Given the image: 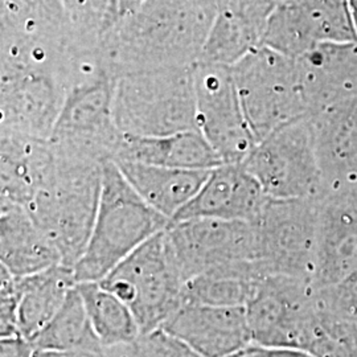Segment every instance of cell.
<instances>
[{
    "label": "cell",
    "instance_id": "6da1fadb",
    "mask_svg": "<svg viewBox=\"0 0 357 357\" xmlns=\"http://www.w3.org/2000/svg\"><path fill=\"white\" fill-rule=\"evenodd\" d=\"M220 0H147L105 35L100 57L113 78L200 61Z\"/></svg>",
    "mask_w": 357,
    "mask_h": 357
},
{
    "label": "cell",
    "instance_id": "7a4b0ae2",
    "mask_svg": "<svg viewBox=\"0 0 357 357\" xmlns=\"http://www.w3.org/2000/svg\"><path fill=\"white\" fill-rule=\"evenodd\" d=\"M171 221L147 204L116 163L103 165L102 192L89 243L75 266L76 283L102 281Z\"/></svg>",
    "mask_w": 357,
    "mask_h": 357
},
{
    "label": "cell",
    "instance_id": "3957f363",
    "mask_svg": "<svg viewBox=\"0 0 357 357\" xmlns=\"http://www.w3.org/2000/svg\"><path fill=\"white\" fill-rule=\"evenodd\" d=\"M54 150L56 174L26 209L59 252L61 264L75 268L97 218L105 163Z\"/></svg>",
    "mask_w": 357,
    "mask_h": 357
},
{
    "label": "cell",
    "instance_id": "277c9868",
    "mask_svg": "<svg viewBox=\"0 0 357 357\" xmlns=\"http://www.w3.org/2000/svg\"><path fill=\"white\" fill-rule=\"evenodd\" d=\"M77 57L61 0H0V72L70 77Z\"/></svg>",
    "mask_w": 357,
    "mask_h": 357
},
{
    "label": "cell",
    "instance_id": "5b68a950",
    "mask_svg": "<svg viewBox=\"0 0 357 357\" xmlns=\"http://www.w3.org/2000/svg\"><path fill=\"white\" fill-rule=\"evenodd\" d=\"M193 68L156 69L115 78L113 113L121 134L165 137L197 130Z\"/></svg>",
    "mask_w": 357,
    "mask_h": 357
},
{
    "label": "cell",
    "instance_id": "8992f818",
    "mask_svg": "<svg viewBox=\"0 0 357 357\" xmlns=\"http://www.w3.org/2000/svg\"><path fill=\"white\" fill-rule=\"evenodd\" d=\"M100 283L128 305L143 336L162 330L184 305L187 281L166 229L128 255Z\"/></svg>",
    "mask_w": 357,
    "mask_h": 357
},
{
    "label": "cell",
    "instance_id": "52a82bcc",
    "mask_svg": "<svg viewBox=\"0 0 357 357\" xmlns=\"http://www.w3.org/2000/svg\"><path fill=\"white\" fill-rule=\"evenodd\" d=\"M114 78L100 59H81L52 132L53 146L78 158L114 160L123 134L113 113Z\"/></svg>",
    "mask_w": 357,
    "mask_h": 357
},
{
    "label": "cell",
    "instance_id": "ba28073f",
    "mask_svg": "<svg viewBox=\"0 0 357 357\" xmlns=\"http://www.w3.org/2000/svg\"><path fill=\"white\" fill-rule=\"evenodd\" d=\"M167 233L187 282L208 273L257 264L253 222L195 218L171 222Z\"/></svg>",
    "mask_w": 357,
    "mask_h": 357
},
{
    "label": "cell",
    "instance_id": "9c48e42d",
    "mask_svg": "<svg viewBox=\"0 0 357 357\" xmlns=\"http://www.w3.org/2000/svg\"><path fill=\"white\" fill-rule=\"evenodd\" d=\"M195 72L197 130L222 163H240L252 146L234 75L225 65L197 63Z\"/></svg>",
    "mask_w": 357,
    "mask_h": 357
},
{
    "label": "cell",
    "instance_id": "30bf717a",
    "mask_svg": "<svg viewBox=\"0 0 357 357\" xmlns=\"http://www.w3.org/2000/svg\"><path fill=\"white\" fill-rule=\"evenodd\" d=\"M69 86L56 75L0 72V132L51 139Z\"/></svg>",
    "mask_w": 357,
    "mask_h": 357
},
{
    "label": "cell",
    "instance_id": "8fae6325",
    "mask_svg": "<svg viewBox=\"0 0 357 357\" xmlns=\"http://www.w3.org/2000/svg\"><path fill=\"white\" fill-rule=\"evenodd\" d=\"M162 330L202 357H228L253 343L245 307L185 303Z\"/></svg>",
    "mask_w": 357,
    "mask_h": 357
},
{
    "label": "cell",
    "instance_id": "7c38bea8",
    "mask_svg": "<svg viewBox=\"0 0 357 357\" xmlns=\"http://www.w3.org/2000/svg\"><path fill=\"white\" fill-rule=\"evenodd\" d=\"M264 193L245 166L224 163L211 169L196 196L171 222L195 218L253 222L265 205Z\"/></svg>",
    "mask_w": 357,
    "mask_h": 357
},
{
    "label": "cell",
    "instance_id": "4fadbf2b",
    "mask_svg": "<svg viewBox=\"0 0 357 357\" xmlns=\"http://www.w3.org/2000/svg\"><path fill=\"white\" fill-rule=\"evenodd\" d=\"M56 168L51 139L0 132V199L26 208L51 183Z\"/></svg>",
    "mask_w": 357,
    "mask_h": 357
},
{
    "label": "cell",
    "instance_id": "5bb4252c",
    "mask_svg": "<svg viewBox=\"0 0 357 357\" xmlns=\"http://www.w3.org/2000/svg\"><path fill=\"white\" fill-rule=\"evenodd\" d=\"M61 264V257L23 205L0 199V266L23 278Z\"/></svg>",
    "mask_w": 357,
    "mask_h": 357
},
{
    "label": "cell",
    "instance_id": "9a60e30c",
    "mask_svg": "<svg viewBox=\"0 0 357 357\" xmlns=\"http://www.w3.org/2000/svg\"><path fill=\"white\" fill-rule=\"evenodd\" d=\"M113 162H135L176 169L204 171L224 165L199 130L165 137L123 135Z\"/></svg>",
    "mask_w": 357,
    "mask_h": 357
},
{
    "label": "cell",
    "instance_id": "2e32d148",
    "mask_svg": "<svg viewBox=\"0 0 357 357\" xmlns=\"http://www.w3.org/2000/svg\"><path fill=\"white\" fill-rule=\"evenodd\" d=\"M115 163L142 199L169 221L196 196L211 172V169H176L135 162Z\"/></svg>",
    "mask_w": 357,
    "mask_h": 357
},
{
    "label": "cell",
    "instance_id": "e0dca14e",
    "mask_svg": "<svg viewBox=\"0 0 357 357\" xmlns=\"http://www.w3.org/2000/svg\"><path fill=\"white\" fill-rule=\"evenodd\" d=\"M76 284L75 268L65 265L16 278L20 336L31 342L57 314Z\"/></svg>",
    "mask_w": 357,
    "mask_h": 357
},
{
    "label": "cell",
    "instance_id": "ac0fdd59",
    "mask_svg": "<svg viewBox=\"0 0 357 357\" xmlns=\"http://www.w3.org/2000/svg\"><path fill=\"white\" fill-rule=\"evenodd\" d=\"M261 10L257 0H220L199 63L233 64L255 38Z\"/></svg>",
    "mask_w": 357,
    "mask_h": 357
},
{
    "label": "cell",
    "instance_id": "d6986e66",
    "mask_svg": "<svg viewBox=\"0 0 357 357\" xmlns=\"http://www.w3.org/2000/svg\"><path fill=\"white\" fill-rule=\"evenodd\" d=\"M93 331L103 348L134 344L142 336L134 314L125 302L106 290L100 282L77 283Z\"/></svg>",
    "mask_w": 357,
    "mask_h": 357
},
{
    "label": "cell",
    "instance_id": "ffe728a7",
    "mask_svg": "<svg viewBox=\"0 0 357 357\" xmlns=\"http://www.w3.org/2000/svg\"><path fill=\"white\" fill-rule=\"evenodd\" d=\"M38 351L101 349L90 323L85 303L76 286L51 321L31 340Z\"/></svg>",
    "mask_w": 357,
    "mask_h": 357
},
{
    "label": "cell",
    "instance_id": "44dd1931",
    "mask_svg": "<svg viewBox=\"0 0 357 357\" xmlns=\"http://www.w3.org/2000/svg\"><path fill=\"white\" fill-rule=\"evenodd\" d=\"M264 280L243 273H211L185 283L184 305L246 307L255 298Z\"/></svg>",
    "mask_w": 357,
    "mask_h": 357
},
{
    "label": "cell",
    "instance_id": "7402d4cb",
    "mask_svg": "<svg viewBox=\"0 0 357 357\" xmlns=\"http://www.w3.org/2000/svg\"><path fill=\"white\" fill-rule=\"evenodd\" d=\"M79 56L97 57L105 35L116 23L112 0H61Z\"/></svg>",
    "mask_w": 357,
    "mask_h": 357
},
{
    "label": "cell",
    "instance_id": "603a6c76",
    "mask_svg": "<svg viewBox=\"0 0 357 357\" xmlns=\"http://www.w3.org/2000/svg\"><path fill=\"white\" fill-rule=\"evenodd\" d=\"M19 295L16 277L0 266V339L20 336L17 323Z\"/></svg>",
    "mask_w": 357,
    "mask_h": 357
},
{
    "label": "cell",
    "instance_id": "cb8c5ba5",
    "mask_svg": "<svg viewBox=\"0 0 357 357\" xmlns=\"http://www.w3.org/2000/svg\"><path fill=\"white\" fill-rule=\"evenodd\" d=\"M35 348L23 336L1 339L0 357H33Z\"/></svg>",
    "mask_w": 357,
    "mask_h": 357
},
{
    "label": "cell",
    "instance_id": "d4e9b609",
    "mask_svg": "<svg viewBox=\"0 0 357 357\" xmlns=\"http://www.w3.org/2000/svg\"><path fill=\"white\" fill-rule=\"evenodd\" d=\"M33 357H109L107 349H81V351H38Z\"/></svg>",
    "mask_w": 357,
    "mask_h": 357
},
{
    "label": "cell",
    "instance_id": "484cf974",
    "mask_svg": "<svg viewBox=\"0 0 357 357\" xmlns=\"http://www.w3.org/2000/svg\"><path fill=\"white\" fill-rule=\"evenodd\" d=\"M109 357H151L149 352L142 345L141 340L138 339L134 344L116 347L107 349Z\"/></svg>",
    "mask_w": 357,
    "mask_h": 357
},
{
    "label": "cell",
    "instance_id": "4316f807",
    "mask_svg": "<svg viewBox=\"0 0 357 357\" xmlns=\"http://www.w3.org/2000/svg\"><path fill=\"white\" fill-rule=\"evenodd\" d=\"M112 1H113V11H114L115 19L118 22L122 17L137 11L142 4L147 0H112Z\"/></svg>",
    "mask_w": 357,
    "mask_h": 357
}]
</instances>
